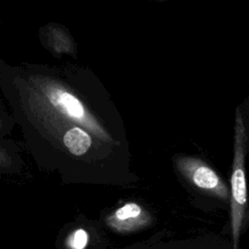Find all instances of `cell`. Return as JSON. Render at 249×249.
I'll return each mask as SVG.
<instances>
[{
  "label": "cell",
  "mask_w": 249,
  "mask_h": 249,
  "mask_svg": "<svg viewBox=\"0 0 249 249\" xmlns=\"http://www.w3.org/2000/svg\"><path fill=\"white\" fill-rule=\"evenodd\" d=\"M247 131L241 113L237 110L234 124V156L232 172L231 177V232L234 248L237 249L238 239L243 225L246 206L247 193L245 181V154L247 148Z\"/></svg>",
  "instance_id": "obj_1"
},
{
  "label": "cell",
  "mask_w": 249,
  "mask_h": 249,
  "mask_svg": "<svg viewBox=\"0 0 249 249\" xmlns=\"http://www.w3.org/2000/svg\"><path fill=\"white\" fill-rule=\"evenodd\" d=\"M45 94L48 103L60 118L71 124L82 126L101 141L112 140L97 119L73 92L61 86L53 85L46 89Z\"/></svg>",
  "instance_id": "obj_2"
},
{
  "label": "cell",
  "mask_w": 249,
  "mask_h": 249,
  "mask_svg": "<svg viewBox=\"0 0 249 249\" xmlns=\"http://www.w3.org/2000/svg\"><path fill=\"white\" fill-rule=\"evenodd\" d=\"M180 173L199 190L212 195L224 201L230 199V190L218 173L202 160L180 156L175 160Z\"/></svg>",
  "instance_id": "obj_3"
},
{
  "label": "cell",
  "mask_w": 249,
  "mask_h": 249,
  "mask_svg": "<svg viewBox=\"0 0 249 249\" xmlns=\"http://www.w3.org/2000/svg\"><path fill=\"white\" fill-rule=\"evenodd\" d=\"M151 221V215L136 202H126L106 217V225L120 233H128L143 229Z\"/></svg>",
  "instance_id": "obj_4"
},
{
  "label": "cell",
  "mask_w": 249,
  "mask_h": 249,
  "mask_svg": "<svg viewBox=\"0 0 249 249\" xmlns=\"http://www.w3.org/2000/svg\"><path fill=\"white\" fill-rule=\"evenodd\" d=\"M64 147L74 156L86 154L92 144L90 133L82 126L72 124L62 135Z\"/></svg>",
  "instance_id": "obj_5"
},
{
  "label": "cell",
  "mask_w": 249,
  "mask_h": 249,
  "mask_svg": "<svg viewBox=\"0 0 249 249\" xmlns=\"http://www.w3.org/2000/svg\"><path fill=\"white\" fill-rule=\"evenodd\" d=\"M89 233L86 230L79 228L70 232L65 240L67 249H86L89 243Z\"/></svg>",
  "instance_id": "obj_6"
},
{
  "label": "cell",
  "mask_w": 249,
  "mask_h": 249,
  "mask_svg": "<svg viewBox=\"0 0 249 249\" xmlns=\"http://www.w3.org/2000/svg\"><path fill=\"white\" fill-rule=\"evenodd\" d=\"M8 163V157L5 153L0 151V165H5Z\"/></svg>",
  "instance_id": "obj_7"
}]
</instances>
